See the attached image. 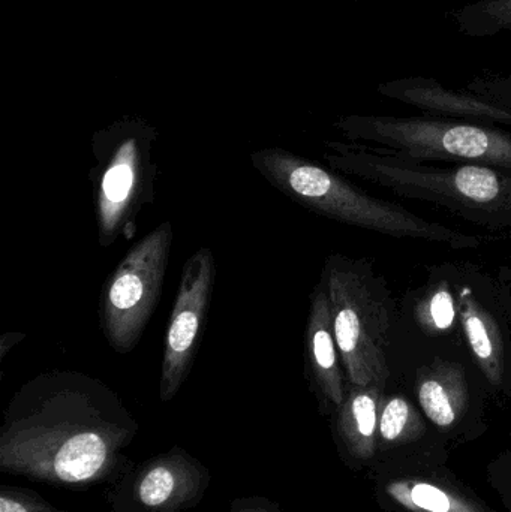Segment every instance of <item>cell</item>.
<instances>
[{"label":"cell","mask_w":511,"mask_h":512,"mask_svg":"<svg viewBox=\"0 0 511 512\" xmlns=\"http://www.w3.org/2000/svg\"><path fill=\"white\" fill-rule=\"evenodd\" d=\"M138 424L116 391L75 370L29 379L12 396L0 429V468L54 486L113 477Z\"/></svg>","instance_id":"obj_1"},{"label":"cell","mask_w":511,"mask_h":512,"mask_svg":"<svg viewBox=\"0 0 511 512\" xmlns=\"http://www.w3.org/2000/svg\"><path fill=\"white\" fill-rule=\"evenodd\" d=\"M330 170L399 197L444 207L491 230L511 228V171L485 165H435L359 143H327Z\"/></svg>","instance_id":"obj_2"},{"label":"cell","mask_w":511,"mask_h":512,"mask_svg":"<svg viewBox=\"0 0 511 512\" xmlns=\"http://www.w3.org/2000/svg\"><path fill=\"white\" fill-rule=\"evenodd\" d=\"M252 167L279 192L311 212L341 224L398 239L426 240L450 248H476L479 239L435 224L405 207L372 197L342 174L284 149H261Z\"/></svg>","instance_id":"obj_3"},{"label":"cell","mask_w":511,"mask_h":512,"mask_svg":"<svg viewBox=\"0 0 511 512\" xmlns=\"http://www.w3.org/2000/svg\"><path fill=\"white\" fill-rule=\"evenodd\" d=\"M320 283L348 384L386 388L393 307L383 283L365 261L344 255L326 259Z\"/></svg>","instance_id":"obj_4"},{"label":"cell","mask_w":511,"mask_h":512,"mask_svg":"<svg viewBox=\"0 0 511 512\" xmlns=\"http://www.w3.org/2000/svg\"><path fill=\"white\" fill-rule=\"evenodd\" d=\"M156 132L138 122H122L93 137L92 183L98 243L110 248L134 239L138 216L156 200Z\"/></svg>","instance_id":"obj_5"},{"label":"cell","mask_w":511,"mask_h":512,"mask_svg":"<svg viewBox=\"0 0 511 512\" xmlns=\"http://www.w3.org/2000/svg\"><path fill=\"white\" fill-rule=\"evenodd\" d=\"M338 128L351 143L417 161L511 171V135L483 123L432 117L350 116L342 119Z\"/></svg>","instance_id":"obj_6"},{"label":"cell","mask_w":511,"mask_h":512,"mask_svg":"<svg viewBox=\"0 0 511 512\" xmlns=\"http://www.w3.org/2000/svg\"><path fill=\"white\" fill-rule=\"evenodd\" d=\"M171 246L173 225L165 221L135 243L105 280L99 324L117 354H129L140 343L161 298Z\"/></svg>","instance_id":"obj_7"},{"label":"cell","mask_w":511,"mask_h":512,"mask_svg":"<svg viewBox=\"0 0 511 512\" xmlns=\"http://www.w3.org/2000/svg\"><path fill=\"white\" fill-rule=\"evenodd\" d=\"M216 280L212 249L200 248L186 259L164 340L162 402H170L188 378L206 327Z\"/></svg>","instance_id":"obj_8"},{"label":"cell","mask_w":511,"mask_h":512,"mask_svg":"<svg viewBox=\"0 0 511 512\" xmlns=\"http://www.w3.org/2000/svg\"><path fill=\"white\" fill-rule=\"evenodd\" d=\"M209 484L206 468L183 450H174L141 466L131 483L126 481V495L116 501L117 512H182L194 507Z\"/></svg>","instance_id":"obj_9"},{"label":"cell","mask_w":511,"mask_h":512,"mask_svg":"<svg viewBox=\"0 0 511 512\" xmlns=\"http://www.w3.org/2000/svg\"><path fill=\"white\" fill-rule=\"evenodd\" d=\"M455 288L462 337L474 364L492 387H506L511 381V333L506 315L473 283L458 282Z\"/></svg>","instance_id":"obj_10"},{"label":"cell","mask_w":511,"mask_h":512,"mask_svg":"<svg viewBox=\"0 0 511 512\" xmlns=\"http://www.w3.org/2000/svg\"><path fill=\"white\" fill-rule=\"evenodd\" d=\"M305 360L318 399L324 405L338 409L347 396V375L336 345L329 298L321 283L315 286L311 295L305 331Z\"/></svg>","instance_id":"obj_11"},{"label":"cell","mask_w":511,"mask_h":512,"mask_svg":"<svg viewBox=\"0 0 511 512\" xmlns=\"http://www.w3.org/2000/svg\"><path fill=\"white\" fill-rule=\"evenodd\" d=\"M416 396L426 418L440 429H452L467 414L470 385L464 366L437 357L416 376Z\"/></svg>","instance_id":"obj_12"},{"label":"cell","mask_w":511,"mask_h":512,"mask_svg":"<svg viewBox=\"0 0 511 512\" xmlns=\"http://www.w3.org/2000/svg\"><path fill=\"white\" fill-rule=\"evenodd\" d=\"M384 387H348L344 403L336 409V430L351 457L369 460L377 450L378 420Z\"/></svg>","instance_id":"obj_13"},{"label":"cell","mask_w":511,"mask_h":512,"mask_svg":"<svg viewBox=\"0 0 511 512\" xmlns=\"http://www.w3.org/2000/svg\"><path fill=\"white\" fill-rule=\"evenodd\" d=\"M386 495L408 512H489L458 490L422 478L390 481Z\"/></svg>","instance_id":"obj_14"},{"label":"cell","mask_w":511,"mask_h":512,"mask_svg":"<svg viewBox=\"0 0 511 512\" xmlns=\"http://www.w3.org/2000/svg\"><path fill=\"white\" fill-rule=\"evenodd\" d=\"M414 321L428 337L446 339L462 333L458 295L450 280H434L414 301Z\"/></svg>","instance_id":"obj_15"},{"label":"cell","mask_w":511,"mask_h":512,"mask_svg":"<svg viewBox=\"0 0 511 512\" xmlns=\"http://www.w3.org/2000/svg\"><path fill=\"white\" fill-rule=\"evenodd\" d=\"M425 426L416 406L402 396L383 397L378 420V436L387 447L405 444L422 436Z\"/></svg>","instance_id":"obj_16"},{"label":"cell","mask_w":511,"mask_h":512,"mask_svg":"<svg viewBox=\"0 0 511 512\" xmlns=\"http://www.w3.org/2000/svg\"><path fill=\"white\" fill-rule=\"evenodd\" d=\"M462 29L471 35L511 30V0H483L462 12Z\"/></svg>","instance_id":"obj_17"},{"label":"cell","mask_w":511,"mask_h":512,"mask_svg":"<svg viewBox=\"0 0 511 512\" xmlns=\"http://www.w3.org/2000/svg\"><path fill=\"white\" fill-rule=\"evenodd\" d=\"M0 512H66L59 511L47 501L26 489L2 486Z\"/></svg>","instance_id":"obj_18"},{"label":"cell","mask_w":511,"mask_h":512,"mask_svg":"<svg viewBox=\"0 0 511 512\" xmlns=\"http://www.w3.org/2000/svg\"><path fill=\"white\" fill-rule=\"evenodd\" d=\"M239 510L234 512H278L276 508L270 507L267 501H242Z\"/></svg>","instance_id":"obj_19"},{"label":"cell","mask_w":511,"mask_h":512,"mask_svg":"<svg viewBox=\"0 0 511 512\" xmlns=\"http://www.w3.org/2000/svg\"><path fill=\"white\" fill-rule=\"evenodd\" d=\"M501 84H504V86L510 87V95H511V77H510L509 83H501Z\"/></svg>","instance_id":"obj_20"}]
</instances>
